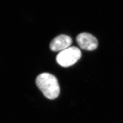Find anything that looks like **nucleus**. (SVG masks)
<instances>
[{
    "label": "nucleus",
    "instance_id": "obj_1",
    "mask_svg": "<svg viewBox=\"0 0 123 123\" xmlns=\"http://www.w3.org/2000/svg\"><path fill=\"white\" fill-rule=\"evenodd\" d=\"M36 83L44 96L49 99H54L59 95L60 87L54 75L47 73L41 74L37 77Z\"/></svg>",
    "mask_w": 123,
    "mask_h": 123
},
{
    "label": "nucleus",
    "instance_id": "obj_3",
    "mask_svg": "<svg viewBox=\"0 0 123 123\" xmlns=\"http://www.w3.org/2000/svg\"><path fill=\"white\" fill-rule=\"evenodd\" d=\"M76 40L81 49L87 51H93L97 49L98 42L96 38L92 34L84 32L77 36Z\"/></svg>",
    "mask_w": 123,
    "mask_h": 123
},
{
    "label": "nucleus",
    "instance_id": "obj_4",
    "mask_svg": "<svg viewBox=\"0 0 123 123\" xmlns=\"http://www.w3.org/2000/svg\"><path fill=\"white\" fill-rule=\"evenodd\" d=\"M72 43V40L68 36L61 34L55 37L51 42L50 48L53 52L62 51L70 47Z\"/></svg>",
    "mask_w": 123,
    "mask_h": 123
},
{
    "label": "nucleus",
    "instance_id": "obj_2",
    "mask_svg": "<svg viewBox=\"0 0 123 123\" xmlns=\"http://www.w3.org/2000/svg\"><path fill=\"white\" fill-rule=\"evenodd\" d=\"M82 54L79 48L76 47H70L57 54L56 60L57 63L63 67L72 66L81 57Z\"/></svg>",
    "mask_w": 123,
    "mask_h": 123
}]
</instances>
